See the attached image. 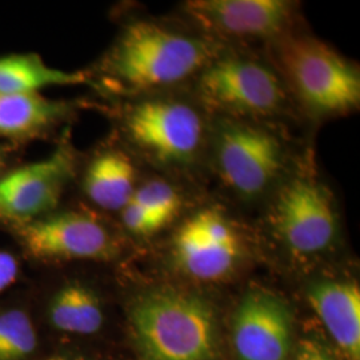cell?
Segmentation results:
<instances>
[{"mask_svg":"<svg viewBox=\"0 0 360 360\" xmlns=\"http://www.w3.org/2000/svg\"><path fill=\"white\" fill-rule=\"evenodd\" d=\"M136 347L144 360H214L218 324L211 304L191 292L159 288L129 309Z\"/></svg>","mask_w":360,"mask_h":360,"instance_id":"1","label":"cell"},{"mask_svg":"<svg viewBox=\"0 0 360 360\" xmlns=\"http://www.w3.org/2000/svg\"><path fill=\"white\" fill-rule=\"evenodd\" d=\"M208 58L203 41L139 22L127 27L107 60V71L135 90L178 83Z\"/></svg>","mask_w":360,"mask_h":360,"instance_id":"2","label":"cell"},{"mask_svg":"<svg viewBox=\"0 0 360 360\" xmlns=\"http://www.w3.org/2000/svg\"><path fill=\"white\" fill-rule=\"evenodd\" d=\"M282 62L297 95L312 112L340 114L359 104L358 71L322 41L309 37L287 40Z\"/></svg>","mask_w":360,"mask_h":360,"instance_id":"3","label":"cell"},{"mask_svg":"<svg viewBox=\"0 0 360 360\" xmlns=\"http://www.w3.org/2000/svg\"><path fill=\"white\" fill-rule=\"evenodd\" d=\"M75 175V155L68 143L38 162L0 176V221L25 223L51 214Z\"/></svg>","mask_w":360,"mask_h":360,"instance_id":"4","label":"cell"},{"mask_svg":"<svg viewBox=\"0 0 360 360\" xmlns=\"http://www.w3.org/2000/svg\"><path fill=\"white\" fill-rule=\"evenodd\" d=\"M31 257L38 259H110L116 252L103 224L84 212L65 211L13 224Z\"/></svg>","mask_w":360,"mask_h":360,"instance_id":"5","label":"cell"},{"mask_svg":"<svg viewBox=\"0 0 360 360\" xmlns=\"http://www.w3.org/2000/svg\"><path fill=\"white\" fill-rule=\"evenodd\" d=\"M129 138L162 163H183L193 158L202 141V120L190 105L148 101L129 111Z\"/></svg>","mask_w":360,"mask_h":360,"instance_id":"6","label":"cell"},{"mask_svg":"<svg viewBox=\"0 0 360 360\" xmlns=\"http://www.w3.org/2000/svg\"><path fill=\"white\" fill-rule=\"evenodd\" d=\"M274 224L284 243L299 255L328 248L336 233V217L328 193L307 179L284 186L274 206Z\"/></svg>","mask_w":360,"mask_h":360,"instance_id":"7","label":"cell"},{"mask_svg":"<svg viewBox=\"0 0 360 360\" xmlns=\"http://www.w3.org/2000/svg\"><path fill=\"white\" fill-rule=\"evenodd\" d=\"M292 338V312L282 297L254 290L242 299L232 324L238 360H287Z\"/></svg>","mask_w":360,"mask_h":360,"instance_id":"8","label":"cell"},{"mask_svg":"<svg viewBox=\"0 0 360 360\" xmlns=\"http://www.w3.org/2000/svg\"><path fill=\"white\" fill-rule=\"evenodd\" d=\"M218 167L221 178L245 196L263 193L282 168V147L266 129L231 124L220 131Z\"/></svg>","mask_w":360,"mask_h":360,"instance_id":"9","label":"cell"},{"mask_svg":"<svg viewBox=\"0 0 360 360\" xmlns=\"http://www.w3.org/2000/svg\"><path fill=\"white\" fill-rule=\"evenodd\" d=\"M174 252L187 275L199 281H218L233 270L240 257V242L227 218L207 208L180 227Z\"/></svg>","mask_w":360,"mask_h":360,"instance_id":"10","label":"cell"},{"mask_svg":"<svg viewBox=\"0 0 360 360\" xmlns=\"http://www.w3.org/2000/svg\"><path fill=\"white\" fill-rule=\"evenodd\" d=\"M208 103L245 114H270L283 102L278 77L264 65L245 59H226L210 65L200 79Z\"/></svg>","mask_w":360,"mask_h":360,"instance_id":"11","label":"cell"},{"mask_svg":"<svg viewBox=\"0 0 360 360\" xmlns=\"http://www.w3.org/2000/svg\"><path fill=\"white\" fill-rule=\"evenodd\" d=\"M184 7L208 30L233 37H272L291 18L284 0H193Z\"/></svg>","mask_w":360,"mask_h":360,"instance_id":"12","label":"cell"},{"mask_svg":"<svg viewBox=\"0 0 360 360\" xmlns=\"http://www.w3.org/2000/svg\"><path fill=\"white\" fill-rule=\"evenodd\" d=\"M315 309L335 343L349 360H360V290L355 283L322 281L307 291Z\"/></svg>","mask_w":360,"mask_h":360,"instance_id":"13","label":"cell"},{"mask_svg":"<svg viewBox=\"0 0 360 360\" xmlns=\"http://www.w3.org/2000/svg\"><path fill=\"white\" fill-rule=\"evenodd\" d=\"M67 114V104L40 94L0 95V138L13 142L34 139Z\"/></svg>","mask_w":360,"mask_h":360,"instance_id":"14","label":"cell"},{"mask_svg":"<svg viewBox=\"0 0 360 360\" xmlns=\"http://www.w3.org/2000/svg\"><path fill=\"white\" fill-rule=\"evenodd\" d=\"M84 190L96 206L122 211L135 191V169L129 158L116 151L96 156L87 169Z\"/></svg>","mask_w":360,"mask_h":360,"instance_id":"15","label":"cell"},{"mask_svg":"<svg viewBox=\"0 0 360 360\" xmlns=\"http://www.w3.org/2000/svg\"><path fill=\"white\" fill-rule=\"evenodd\" d=\"M87 82L80 72H65L46 65L35 53L0 58V95L39 94L51 86H72Z\"/></svg>","mask_w":360,"mask_h":360,"instance_id":"16","label":"cell"},{"mask_svg":"<svg viewBox=\"0 0 360 360\" xmlns=\"http://www.w3.org/2000/svg\"><path fill=\"white\" fill-rule=\"evenodd\" d=\"M50 321L55 328L65 333L95 334L103 324L102 304L89 287L67 284L52 299Z\"/></svg>","mask_w":360,"mask_h":360,"instance_id":"17","label":"cell"},{"mask_svg":"<svg viewBox=\"0 0 360 360\" xmlns=\"http://www.w3.org/2000/svg\"><path fill=\"white\" fill-rule=\"evenodd\" d=\"M37 345V333L26 312L10 309L0 314V360H25Z\"/></svg>","mask_w":360,"mask_h":360,"instance_id":"18","label":"cell"},{"mask_svg":"<svg viewBox=\"0 0 360 360\" xmlns=\"http://www.w3.org/2000/svg\"><path fill=\"white\" fill-rule=\"evenodd\" d=\"M131 200L165 224L178 214L180 208L179 195L172 186L162 180H150L139 188H135Z\"/></svg>","mask_w":360,"mask_h":360,"instance_id":"19","label":"cell"},{"mask_svg":"<svg viewBox=\"0 0 360 360\" xmlns=\"http://www.w3.org/2000/svg\"><path fill=\"white\" fill-rule=\"evenodd\" d=\"M122 219L127 230L139 235L158 231L159 229L166 226L162 220L151 215L148 211L136 205L134 200H129V203L123 207Z\"/></svg>","mask_w":360,"mask_h":360,"instance_id":"20","label":"cell"},{"mask_svg":"<svg viewBox=\"0 0 360 360\" xmlns=\"http://www.w3.org/2000/svg\"><path fill=\"white\" fill-rule=\"evenodd\" d=\"M295 360H336L333 354L315 339H303L299 342Z\"/></svg>","mask_w":360,"mask_h":360,"instance_id":"21","label":"cell"},{"mask_svg":"<svg viewBox=\"0 0 360 360\" xmlns=\"http://www.w3.org/2000/svg\"><path fill=\"white\" fill-rule=\"evenodd\" d=\"M18 272V260L10 252L0 250V292H3L16 281Z\"/></svg>","mask_w":360,"mask_h":360,"instance_id":"22","label":"cell"},{"mask_svg":"<svg viewBox=\"0 0 360 360\" xmlns=\"http://www.w3.org/2000/svg\"><path fill=\"white\" fill-rule=\"evenodd\" d=\"M6 165H7V153L3 147H0V176L4 174Z\"/></svg>","mask_w":360,"mask_h":360,"instance_id":"23","label":"cell"},{"mask_svg":"<svg viewBox=\"0 0 360 360\" xmlns=\"http://www.w3.org/2000/svg\"><path fill=\"white\" fill-rule=\"evenodd\" d=\"M47 360H84L83 358H77V356H72V355H55L50 359Z\"/></svg>","mask_w":360,"mask_h":360,"instance_id":"24","label":"cell"}]
</instances>
